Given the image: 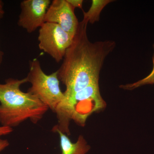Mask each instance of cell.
Masks as SVG:
<instances>
[{
    "label": "cell",
    "mask_w": 154,
    "mask_h": 154,
    "mask_svg": "<svg viewBox=\"0 0 154 154\" xmlns=\"http://www.w3.org/2000/svg\"><path fill=\"white\" fill-rule=\"evenodd\" d=\"M10 143L7 140H3L0 138V152L8 146Z\"/></svg>",
    "instance_id": "cell-12"
},
{
    "label": "cell",
    "mask_w": 154,
    "mask_h": 154,
    "mask_svg": "<svg viewBox=\"0 0 154 154\" xmlns=\"http://www.w3.org/2000/svg\"><path fill=\"white\" fill-rule=\"evenodd\" d=\"M38 32L39 49L51 57L57 63L63 60L74 36L57 24L50 22H45Z\"/></svg>",
    "instance_id": "cell-4"
},
{
    "label": "cell",
    "mask_w": 154,
    "mask_h": 154,
    "mask_svg": "<svg viewBox=\"0 0 154 154\" xmlns=\"http://www.w3.org/2000/svg\"><path fill=\"white\" fill-rule=\"evenodd\" d=\"M153 48L154 51V44H153ZM153 63V67L151 72L147 76L145 77L142 79L140 80L138 82L134 83L124 85L120 86V88L127 90H132L135 88H139L143 85H153L154 84V52L152 57Z\"/></svg>",
    "instance_id": "cell-9"
},
{
    "label": "cell",
    "mask_w": 154,
    "mask_h": 154,
    "mask_svg": "<svg viewBox=\"0 0 154 154\" xmlns=\"http://www.w3.org/2000/svg\"><path fill=\"white\" fill-rule=\"evenodd\" d=\"M31 84L28 92L36 96L53 112L56 113L65 100L61 91L57 71L47 75L42 69L39 60L35 58L29 61V72L26 77Z\"/></svg>",
    "instance_id": "cell-3"
},
{
    "label": "cell",
    "mask_w": 154,
    "mask_h": 154,
    "mask_svg": "<svg viewBox=\"0 0 154 154\" xmlns=\"http://www.w3.org/2000/svg\"><path fill=\"white\" fill-rule=\"evenodd\" d=\"M113 2L111 0H93L89 11L86 12L83 11V21L91 24L98 22L103 9L108 4Z\"/></svg>",
    "instance_id": "cell-8"
},
{
    "label": "cell",
    "mask_w": 154,
    "mask_h": 154,
    "mask_svg": "<svg viewBox=\"0 0 154 154\" xmlns=\"http://www.w3.org/2000/svg\"><path fill=\"white\" fill-rule=\"evenodd\" d=\"M4 5L2 1L0 0V19H2L5 14L4 9Z\"/></svg>",
    "instance_id": "cell-13"
},
{
    "label": "cell",
    "mask_w": 154,
    "mask_h": 154,
    "mask_svg": "<svg viewBox=\"0 0 154 154\" xmlns=\"http://www.w3.org/2000/svg\"><path fill=\"white\" fill-rule=\"evenodd\" d=\"M13 128L8 127L0 126V137L2 136L7 135L13 132Z\"/></svg>",
    "instance_id": "cell-11"
},
{
    "label": "cell",
    "mask_w": 154,
    "mask_h": 154,
    "mask_svg": "<svg viewBox=\"0 0 154 154\" xmlns=\"http://www.w3.org/2000/svg\"><path fill=\"white\" fill-rule=\"evenodd\" d=\"M88 22H79L72 42L66 50L57 70L59 80L65 86V99L93 83H99L106 57L115 48L112 40L91 42L88 38Z\"/></svg>",
    "instance_id": "cell-1"
},
{
    "label": "cell",
    "mask_w": 154,
    "mask_h": 154,
    "mask_svg": "<svg viewBox=\"0 0 154 154\" xmlns=\"http://www.w3.org/2000/svg\"><path fill=\"white\" fill-rule=\"evenodd\" d=\"M28 82L27 78L21 80L9 78L0 84V123L13 128L28 119L36 124L49 108L36 96L24 93L20 87Z\"/></svg>",
    "instance_id": "cell-2"
},
{
    "label": "cell",
    "mask_w": 154,
    "mask_h": 154,
    "mask_svg": "<svg viewBox=\"0 0 154 154\" xmlns=\"http://www.w3.org/2000/svg\"><path fill=\"white\" fill-rule=\"evenodd\" d=\"M59 134L61 152L60 154H87L91 147L82 135H80L75 143L72 142L67 135L57 130Z\"/></svg>",
    "instance_id": "cell-7"
},
{
    "label": "cell",
    "mask_w": 154,
    "mask_h": 154,
    "mask_svg": "<svg viewBox=\"0 0 154 154\" xmlns=\"http://www.w3.org/2000/svg\"><path fill=\"white\" fill-rule=\"evenodd\" d=\"M0 20H1V19H0ZM3 56H4V53L0 49V65H1L2 62Z\"/></svg>",
    "instance_id": "cell-14"
},
{
    "label": "cell",
    "mask_w": 154,
    "mask_h": 154,
    "mask_svg": "<svg viewBox=\"0 0 154 154\" xmlns=\"http://www.w3.org/2000/svg\"><path fill=\"white\" fill-rule=\"evenodd\" d=\"M51 2L50 0H24L20 4L21 13L18 25L32 33L44 24Z\"/></svg>",
    "instance_id": "cell-5"
},
{
    "label": "cell",
    "mask_w": 154,
    "mask_h": 154,
    "mask_svg": "<svg viewBox=\"0 0 154 154\" xmlns=\"http://www.w3.org/2000/svg\"><path fill=\"white\" fill-rule=\"evenodd\" d=\"M69 4L73 8H79L82 9L83 0H66Z\"/></svg>",
    "instance_id": "cell-10"
},
{
    "label": "cell",
    "mask_w": 154,
    "mask_h": 154,
    "mask_svg": "<svg viewBox=\"0 0 154 154\" xmlns=\"http://www.w3.org/2000/svg\"><path fill=\"white\" fill-rule=\"evenodd\" d=\"M74 11L66 0H53L48 9L45 22L57 24L67 33L74 36L79 23Z\"/></svg>",
    "instance_id": "cell-6"
}]
</instances>
